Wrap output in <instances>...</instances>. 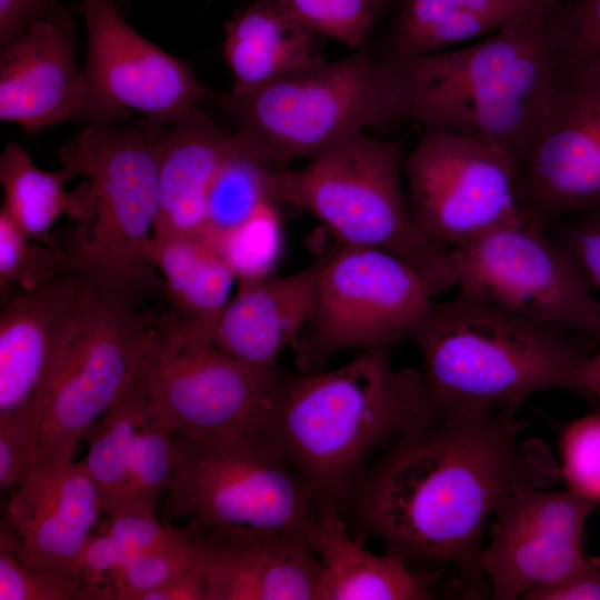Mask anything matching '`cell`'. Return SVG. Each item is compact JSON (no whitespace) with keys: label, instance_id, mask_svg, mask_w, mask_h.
<instances>
[{"label":"cell","instance_id":"obj_1","mask_svg":"<svg viewBox=\"0 0 600 600\" xmlns=\"http://www.w3.org/2000/svg\"><path fill=\"white\" fill-rule=\"evenodd\" d=\"M522 431L516 410H437L368 466L340 514L358 536L377 537L388 550L471 572L480 568L481 540L500 503L518 489H548L560 478L547 444Z\"/></svg>","mask_w":600,"mask_h":600},{"label":"cell","instance_id":"obj_2","mask_svg":"<svg viewBox=\"0 0 600 600\" xmlns=\"http://www.w3.org/2000/svg\"><path fill=\"white\" fill-rule=\"evenodd\" d=\"M264 434L313 490L338 507L369 459L437 412L416 368H396L391 348L362 350L334 370L276 368Z\"/></svg>","mask_w":600,"mask_h":600},{"label":"cell","instance_id":"obj_3","mask_svg":"<svg viewBox=\"0 0 600 600\" xmlns=\"http://www.w3.org/2000/svg\"><path fill=\"white\" fill-rule=\"evenodd\" d=\"M556 13L514 20L459 49L416 57L388 52L403 121L498 148L516 159L519 170L543 129L554 93Z\"/></svg>","mask_w":600,"mask_h":600},{"label":"cell","instance_id":"obj_4","mask_svg":"<svg viewBox=\"0 0 600 600\" xmlns=\"http://www.w3.org/2000/svg\"><path fill=\"white\" fill-rule=\"evenodd\" d=\"M169 126L144 117L126 126L86 123L58 149L72 178H87L91 212L49 236L70 270L101 299L141 308L166 299L149 260L159 206V157Z\"/></svg>","mask_w":600,"mask_h":600},{"label":"cell","instance_id":"obj_5","mask_svg":"<svg viewBox=\"0 0 600 600\" xmlns=\"http://www.w3.org/2000/svg\"><path fill=\"white\" fill-rule=\"evenodd\" d=\"M574 336L458 294L433 300L410 339L438 411H517L536 392H580L589 354Z\"/></svg>","mask_w":600,"mask_h":600},{"label":"cell","instance_id":"obj_6","mask_svg":"<svg viewBox=\"0 0 600 600\" xmlns=\"http://www.w3.org/2000/svg\"><path fill=\"white\" fill-rule=\"evenodd\" d=\"M402 174L396 142L358 132L301 168L276 169L273 193L276 201L313 214L339 242L378 248L403 260L436 297L457 287L456 253L420 231Z\"/></svg>","mask_w":600,"mask_h":600},{"label":"cell","instance_id":"obj_7","mask_svg":"<svg viewBox=\"0 0 600 600\" xmlns=\"http://www.w3.org/2000/svg\"><path fill=\"white\" fill-rule=\"evenodd\" d=\"M173 478L162 503L197 534L312 539L320 500L264 434L173 432Z\"/></svg>","mask_w":600,"mask_h":600},{"label":"cell","instance_id":"obj_8","mask_svg":"<svg viewBox=\"0 0 600 600\" xmlns=\"http://www.w3.org/2000/svg\"><path fill=\"white\" fill-rule=\"evenodd\" d=\"M212 101L274 168L311 159L367 128L403 121L392 58L361 48L246 96L214 93Z\"/></svg>","mask_w":600,"mask_h":600},{"label":"cell","instance_id":"obj_9","mask_svg":"<svg viewBox=\"0 0 600 600\" xmlns=\"http://www.w3.org/2000/svg\"><path fill=\"white\" fill-rule=\"evenodd\" d=\"M320 254L313 314L291 344L301 372L326 370L344 349L410 339L434 298L411 266L384 250L342 242Z\"/></svg>","mask_w":600,"mask_h":600},{"label":"cell","instance_id":"obj_10","mask_svg":"<svg viewBox=\"0 0 600 600\" xmlns=\"http://www.w3.org/2000/svg\"><path fill=\"white\" fill-rule=\"evenodd\" d=\"M142 362L149 418L172 432L191 437L264 433L273 374L257 372L194 334L170 310L152 326Z\"/></svg>","mask_w":600,"mask_h":600},{"label":"cell","instance_id":"obj_11","mask_svg":"<svg viewBox=\"0 0 600 600\" xmlns=\"http://www.w3.org/2000/svg\"><path fill=\"white\" fill-rule=\"evenodd\" d=\"M454 253L459 294L524 320L600 337V301L571 253L548 231L512 222Z\"/></svg>","mask_w":600,"mask_h":600},{"label":"cell","instance_id":"obj_12","mask_svg":"<svg viewBox=\"0 0 600 600\" xmlns=\"http://www.w3.org/2000/svg\"><path fill=\"white\" fill-rule=\"evenodd\" d=\"M160 314L156 306L127 307L92 290L46 407L33 464L73 460L134 377Z\"/></svg>","mask_w":600,"mask_h":600},{"label":"cell","instance_id":"obj_13","mask_svg":"<svg viewBox=\"0 0 600 600\" xmlns=\"http://www.w3.org/2000/svg\"><path fill=\"white\" fill-rule=\"evenodd\" d=\"M403 174L418 228L439 244L454 250L522 221L516 159L468 136L426 128L403 160Z\"/></svg>","mask_w":600,"mask_h":600},{"label":"cell","instance_id":"obj_14","mask_svg":"<svg viewBox=\"0 0 600 600\" xmlns=\"http://www.w3.org/2000/svg\"><path fill=\"white\" fill-rule=\"evenodd\" d=\"M80 6L87 27L83 124L116 123L134 110L169 126L213 100L191 67L134 30L113 0H80Z\"/></svg>","mask_w":600,"mask_h":600},{"label":"cell","instance_id":"obj_15","mask_svg":"<svg viewBox=\"0 0 600 600\" xmlns=\"http://www.w3.org/2000/svg\"><path fill=\"white\" fill-rule=\"evenodd\" d=\"M522 221L548 230L600 207V62L559 61L543 129L518 170Z\"/></svg>","mask_w":600,"mask_h":600},{"label":"cell","instance_id":"obj_16","mask_svg":"<svg viewBox=\"0 0 600 600\" xmlns=\"http://www.w3.org/2000/svg\"><path fill=\"white\" fill-rule=\"evenodd\" d=\"M599 504L569 489L522 488L494 512L479 564L497 600L528 599L579 569L588 559L583 536Z\"/></svg>","mask_w":600,"mask_h":600},{"label":"cell","instance_id":"obj_17","mask_svg":"<svg viewBox=\"0 0 600 600\" xmlns=\"http://www.w3.org/2000/svg\"><path fill=\"white\" fill-rule=\"evenodd\" d=\"M91 286L69 270L0 310V419L41 423Z\"/></svg>","mask_w":600,"mask_h":600},{"label":"cell","instance_id":"obj_18","mask_svg":"<svg viewBox=\"0 0 600 600\" xmlns=\"http://www.w3.org/2000/svg\"><path fill=\"white\" fill-rule=\"evenodd\" d=\"M9 492L0 544L30 564L81 579V552L104 514L83 461L34 463Z\"/></svg>","mask_w":600,"mask_h":600},{"label":"cell","instance_id":"obj_19","mask_svg":"<svg viewBox=\"0 0 600 600\" xmlns=\"http://www.w3.org/2000/svg\"><path fill=\"white\" fill-rule=\"evenodd\" d=\"M67 4L0 50V119L36 131L79 120L86 78L77 63L76 20Z\"/></svg>","mask_w":600,"mask_h":600},{"label":"cell","instance_id":"obj_20","mask_svg":"<svg viewBox=\"0 0 600 600\" xmlns=\"http://www.w3.org/2000/svg\"><path fill=\"white\" fill-rule=\"evenodd\" d=\"M320 264L318 253L293 273L237 279V293L222 311L210 341L271 377L280 353L313 314Z\"/></svg>","mask_w":600,"mask_h":600},{"label":"cell","instance_id":"obj_21","mask_svg":"<svg viewBox=\"0 0 600 600\" xmlns=\"http://www.w3.org/2000/svg\"><path fill=\"white\" fill-rule=\"evenodd\" d=\"M200 536L207 600H314L321 564L309 543L282 537Z\"/></svg>","mask_w":600,"mask_h":600},{"label":"cell","instance_id":"obj_22","mask_svg":"<svg viewBox=\"0 0 600 600\" xmlns=\"http://www.w3.org/2000/svg\"><path fill=\"white\" fill-rule=\"evenodd\" d=\"M159 157V206L154 238L203 237L211 183L240 141L202 107L172 123Z\"/></svg>","mask_w":600,"mask_h":600},{"label":"cell","instance_id":"obj_23","mask_svg":"<svg viewBox=\"0 0 600 600\" xmlns=\"http://www.w3.org/2000/svg\"><path fill=\"white\" fill-rule=\"evenodd\" d=\"M352 538L337 504L322 502L312 549L320 560L314 600L430 599L428 579L413 573L407 557L388 550L376 554Z\"/></svg>","mask_w":600,"mask_h":600},{"label":"cell","instance_id":"obj_24","mask_svg":"<svg viewBox=\"0 0 600 600\" xmlns=\"http://www.w3.org/2000/svg\"><path fill=\"white\" fill-rule=\"evenodd\" d=\"M223 57L232 94L246 96L324 61L316 34L268 0H254L227 22Z\"/></svg>","mask_w":600,"mask_h":600},{"label":"cell","instance_id":"obj_25","mask_svg":"<svg viewBox=\"0 0 600 600\" xmlns=\"http://www.w3.org/2000/svg\"><path fill=\"white\" fill-rule=\"evenodd\" d=\"M561 6L559 0H403L388 52L416 57L449 50L514 20L554 13Z\"/></svg>","mask_w":600,"mask_h":600},{"label":"cell","instance_id":"obj_26","mask_svg":"<svg viewBox=\"0 0 600 600\" xmlns=\"http://www.w3.org/2000/svg\"><path fill=\"white\" fill-rule=\"evenodd\" d=\"M149 260L162 274L170 311L210 340L237 279L230 266L203 237H153Z\"/></svg>","mask_w":600,"mask_h":600},{"label":"cell","instance_id":"obj_27","mask_svg":"<svg viewBox=\"0 0 600 600\" xmlns=\"http://www.w3.org/2000/svg\"><path fill=\"white\" fill-rule=\"evenodd\" d=\"M72 176L66 167L56 171L39 168L17 141L0 154L1 211L29 238L46 237L58 218L86 222L91 212V189L86 181L73 191L64 183Z\"/></svg>","mask_w":600,"mask_h":600},{"label":"cell","instance_id":"obj_28","mask_svg":"<svg viewBox=\"0 0 600 600\" xmlns=\"http://www.w3.org/2000/svg\"><path fill=\"white\" fill-rule=\"evenodd\" d=\"M142 360L124 392L84 437L88 452L83 463L100 490L104 513L126 496L130 452L139 428L149 419Z\"/></svg>","mask_w":600,"mask_h":600},{"label":"cell","instance_id":"obj_29","mask_svg":"<svg viewBox=\"0 0 600 600\" xmlns=\"http://www.w3.org/2000/svg\"><path fill=\"white\" fill-rule=\"evenodd\" d=\"M239 136L238 146L211 183L204 238L239 226L266 202H277L273 173L278 168L272 167L246 137Z\"/></svg>","mask_w":600,"mask_h":600},{"label":"cell","instance_id":"obj_30","mask_svg":"<svg viewBox=\"0 0 600 600\" xmlns=\"http://www.w3.org/2000/svg\"><path fill=\"white\" fill-rule=\"evenodd\" d=\"M34 243L0 210V294L1 303L19 292L39 288L64 272L69 263L52 241Z\"/></svg>","mask_w":600,"mask_h":600},{"label":"cell","instance_id":"obj_31","mask_svg":"<svg viewBox=\"0 0 600 600\" xmlns=\"http://www.w3.org/2000/svg\"><path fill=\"white\" fill-rule=\"evenodd\" d=\"M313 34L359 48L384 6L381 0H268Z\"/></svg>","mask_w":600,"mask_h":600},{"label":"cell","instance_id":"obj_32","mask_svg":"<svg viewBox=\"0 0 600 600\" xmlns=\"http://www.w3.org/2000/svg\"><path fill=\"white\" fill-rule=\"evenodd\" d=\"M274 201L262 204L239 226L206 238L239 278L270 273L279 249V219Z\"/></svg>","mask_w":600,"mask_h":600},{"label":"cell","instance_id":"obj_33","mask_svg":"<svg viewBox=\"0 0 600 600\" xmlns=\"http://www.w3.org/2000/svg\"><path fill=\"white\" fill-rule=\"evenodd\" d=\"M200 550V538L192 531L179 541L131 556L113 580L111 600H141L188 570Z\"/></svg>","mask_w":600,"mask_h":600},{"label":"cell","instance_id":"obj_34","mask_svg":"<svg viewBox=\"0 0 600 600\" xmlns=\"http://www.w3.org/2000/svg\"><path fill=\"white\" fill-rule=\"evenodd\" d=\"M173 466V432L149 418L139 428L130 452L123 500L157 506L170 489Z\"/></svg>","mask_w":600,"mask_h":600},{"label":"cell","instance_id":"obj_35","mask_svg":"<svg viewBox=\"0 0 600 600\" xmlns=\"http://www.w3.org/2000/svg\"><path fill=\"white\" fill-rule=\"evenodd\" d=\"M560 478L600 506V412L570 422L560 438Z\"/></svg>","mask_w":600,"mask_h":600},{"label":"cell","instance_id":"obj_36","mask_svg":"<svg viewBox=\"0 0 600 600\" xmlns=\"http://www.w3.org/2000/svg\"><path fill=\"white\" fill-rule=\"evenodd\" d=\"M0 600H86L81 579L30 564L0 544Z\"/></svg>","mask_w":600,"mask_h":600},{"label":"cell","instance_id":"obj_37","mask_svg":"<svg viewBox=\"0 0 600 600\" xmlns=\"http://www.w3.org/2000/svg\"><path fill=\"white\" fill-rule=\"evenodd\" d=\"M157 506L123 500L109 508L103 527L122 546L130 558L133 554L157 549L188 537L192 529L164 526L157 516Z\"/></svg>","mask_w":600,"mask_h":600},{"label":"cell","instance_id":"obj_38","mask_svg":"<svg viewBox=\"0 0 600 600\" xmlns=\"http://www.w3.org/2000/svg\"><path fill=\"white\" fill-rule=\"evenodd\" d=\"M128 558L116 538L103 524L99 526L90 536L79 559L86 600H111L113 580Z\"/></svg>","mask_w":600,"mask_h":600},{"label":"cell","instance_id":"obj_39","mask_svg":"<svg viewBox=\"0 0 600 600\" xmlns=\"http://www.w3.org/2000/svg\"><path fill=\"white\" fill-rule=\"evenodd\" d=\"M547 231L564 246L590 286L600 292V207L566 217Z\"/></svg>","mask_w":600,"mask_h":600},{"label":"cell","instance_id":"obj_40","mask_svg":"<svg viewBox=\"0 0 600 600\" xmlns=\"http://www.w3.org/2000/svg\"><path fill=\"white\" fill-rule=\"evenodd\" d=\"M41 424L27 418L0 419V488L10 491L33 464Z\"/></svg>","mask_w":600,"mask_h":600},{"label":"cell","instance_id":"obj_41","mask_svg":"<svg viewBox=\"0 0 600 600\" xmlns=\"http://www.w3.org/2000/svg\"><path fill=\"white\" fill-rule=\"evenodd\" d=\"M561 23L576 49L600 58V0H577L564 6Z\"/></svg>","mask_w":600,"mask_h":600},{"label":"cell","instance_id":"obj_42","mask_svg":"<svg viewBox=\"0 0 600 600\" xmlns=\"http://www.w3.org/2000/svg\"><path fill=\"white\" fill-rule=\"evenodd\" d=\"M63 6L60 0H0V47L52 17Z\"/></svg>","mask_w":600,"mask_h":600},{"label":"cell","instance_id":"obj_43","mask_svg":"<svg viewBox=\"0 0 600 600\" xmlns=\"http://www.w3.org/2000/svg\"><path fill=\"white\" fill-rule=\"evenodd\" d=\"M530 600H600V557L587 561L560 582L534 592Z\"/></svg>","mask_w":600,"mask_h":600},{"label":"cell","instance_id":"obj_44","mask_svg":"<svg viewBox=\"0 0 600 600\" xmlns=\"http://www.w3.org/2000/svg\"><path fill=\"white\" fill-rule=\"evenodd\" d=\"M200 538L198 560L181 576L142 596L141 600H207L204 550Z\"/></svg>","mask_w":600,"mask_h":600},{"label":"cell","instance_id":"obj_45","mask_svg":"<svg viewBox=\"0 0 600 600\" xmlns=\"http://www.w3.org/2000/svg\"><path fill=\"white\" fill-rule=\"evenodd\" d=\"M598 349L589 354L580 373V392L600 398V337Z\"/></svg>","mask_w":600,"mask_h":600},{"label":"cell","instance_id":"obj_46","mask_svg":"<svg viewBox=\"0 0 600 600\" xmlns=\"http://www.w3.org/2000/svg\"><path fill=\"white\" fill-rule=\"evenodd\" d=\"M113 1L122 11L123 14L129 11L130 6H131V0H113Z\"/></svg>","mask_w":600,"mask_h":600},{"label":"cell","instance_id":"obj_47","mask_svg":"<svg viewBox=\"0 0 600 600\" xmlns=\"http://www.w3.org/2000/svg\"><path fill=\"white\" fill-rule=\"evenodd\" d=\"M383 4H386L389 0H381Z\"/></svg>","mask_w":600,"mask_h":600},{"label":"cell","instance_id":"obj_48","mask_svg":"<svg viewBox=\"0 0 600 600\" xmlns=\"http://www.w3.org/2000/svg\"><path fill=\"white\" fill-rule=\"evenodd\" d=\"M208 1H211V0H208Z\"/></svg>","mask_w":600,"mask_h":600}]
</instances>
